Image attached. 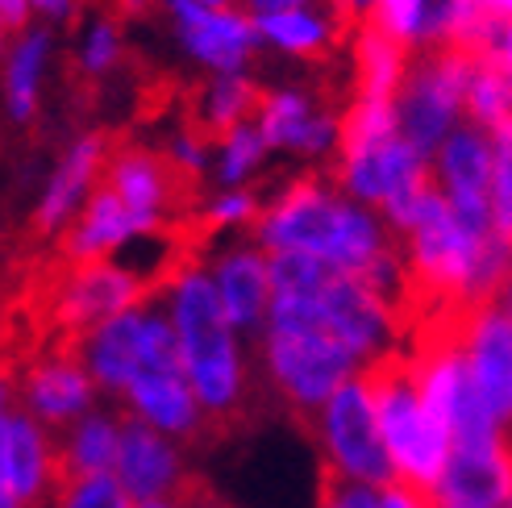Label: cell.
Masks as SVG:
<instances>
[{
  "label": "cell",
  "instance_id": "1",
  "mask_svg": "<svg viewBox=\"0 0 512 508\" xmlns=\"http://www.w3.org/2000/svg\"><path fill=\"white\" fill-rule=\"evenodd\" d=\"M250 242L263 254H309L338 275H363L396 238L375 209L354 205L329 175H292L263 200Z\"/></svg>",
  "mask_w": 512,
  "mask_h": 508
},
{
  "label": "cell",
  "instance_id": "2",
  "mask_svg": "<svg viewBox=\"0 0 512 508\" xmlns=\"http://www.w3.org/2000/svg\"><path fill=\"white\" fill-rule=\"evenodd\" d=\"M155 296L171 317L179 375L188 379L204 421H234L250 392V359L246 338H238L221 313L204 263L171 267Z\"/></svg>",
  "mask_w": 512,
  "mask_h": 508
},
{
  "label": "cell",
  "instance_id": "3",
  "mask_svg": "<svg viewBox=\"0 0 512 508\" xmlns=\"http://www.w3.org/2000/svg\"><path fill=\"white\" fill-rule=\"evenodd\" d=\"M396 246L404 254L408 292L425 300H442L450 309H471V304L504 296L512 238H479L463 230L446 209L442 192L433 188V180L417 200L413 217L396 234Z\"/></svg>",
  "mask_w": 512,
  "mask_h": 508
},
{
  "label": "cell",
  "instance_id": "4",
  "mask_svg": "<svg viewBox=\"0 0 512 508\" xmlns=\"http://www.w3.org/2000/svg\"><path fill=\"white\" fill-rule=\"evenodd\" d=\"M367 388H371V404H375L379 442L392 463V479L425 492L446 463L450 438L421 404L404 354H388L383 363L367 367Z\"/></svg>",
  "mask_w": 512,
  "mask_h": 508
},
{
  "label": "cell",
  "instance_id": "5",
  "mask_svg": "<svg viewBox=\"0 0 512 508\" xmlns=\"http://www.w3.org/2000/svg\"><path fill=\"white\" fill-rule=\"evenodd\" d=\"M254 342L271 388L304 417H313L350 375L363 371L354 354L321 325H263Z\"/></svg>",
  "mask_w": 512,
  "mask_h": 508
},
{
  "label": "cell",
  "instance_id": "6",
  "mask_svg": "<svg viewBox=\"0 0 512 508\" xmlns=\"http://www.w3.org/2000/svg\"><path fill=\"white\" fill-rule=\"evenodd\" d=\"M471 59L463 50H421L408 59V71L392 96L396 109V130L400 138L429 163L442 138L463 125V100H467V80H471Z\"/></svg>",
  "mask_w": 512,
  "mask_h": 508
},
{
  "label": "cell",
  "instance_id": "7",
  "mask_svg": "<svg viewBox=\"0 0 512 508\" xmlns=\"http://www.w3.org/2000/svg\"><path fill=\"white\" fill-rule=\"evenodd\" d=\"M408 371H413L417 396L429 409V417L446 429L450 446H500L504 425L483 409V400L467 375L463 346L454 334H433L421 342L417 354H408Z\"/></svg>",
  "mask_w": 512,
  "mask_h": 508
},
{
  "label": "cell",
  "instance_id": "8",
  "mask_svg": "<svg viewBox=\"0 0 512 508\" xmlns=\"http://www.w3.org/2000/svg\"><path fill=\"white\" fill-rule=\"evenodd\" d=\"M313 429H317V446H321L329 479H350V484H367V488L396 484L392 463L379 442L367 371L350 375L346 384L321 404L313 413Z\"/></svg>",
  "mask_w": 512,
  "mask_h": 508
},
{
  "label": "cell",
  "instance_id": "9",
  "mask_svg": "<svg viewBox=\"0 0 512 508\" xmlns=\"http://www.w3.org/2000/svg\"><path fill=\"white\" fill-rule=\"evenodd\" d=\"M317 321L329 338H338L358 367H375L388 354H400V304L371 292L358 275L329 271L317 296Z\"/></svg>",
  "mask_w": 512,
  "mask_h": 508
},
{
  "label": "cell",
  "instance_id": "10",
  "mask_svg": "<svg viewBox=\"0 0 512 508\" xmlns=\"http://www.w3.org/2000/svg\"><path fill=\"white\" fill-rule=\"evenodd\" d=\"M492 163H496V138L475 130L471 121L454 125L442 138V146L429 159V180L442 192L446 209L463 230L488 238L492 230ZM500 238V234H496Z\"/></svg>",
  "mask_w": 512,
  "mask_h": 508
},
{
  "label": "cell",
  "instance_id": "11",
  "mask_svg": "<svg viewBox=\"0 0 512 508\" xmlns=\"http://www.w3.org/2000/svg\"><path fill=\"white\" fill-rule=\"evenodd\" d=\"M250 121L259 125L271 155H292L304 163H325L338 155L342 113L304 84L259 88V105Z\"/></svg>",
  "mask_w": 512,
  "mask_h": 508
},
{
  "label": "cell",
  "instance_id": "12",
  "mask_svg": "<svg viewBox=\"0 0 512 508\" xmlns=\"http://www.w3.org/2000/svg\"><path fill=\"white\" fill-rule=\"evenodd\" d=\"M155 292V284L130 263V259H100V263H75L63 279L55 296H50V313L63 329L75 338L84 329L109 321L117 313H130Z\"/></svg>",
  "mask_w": 512,
  "mask_h": 508
},
{
  "label": "cell",
  "instance_id": "13",
  "mask_svg": "<svg viewBox=\"0 0 512 508\" xmlns=\"http://www.w3.org/2000/svg\"><path fill=\"white\" fill-rule=\"evenodd\" d=\"M167 25L179 42V50L209 75H250V63L259 55L254 21L238 9H204L192 0H163Z\"/></svg>",
  "mask_w": 512,
  "mask_h": 508
},
{
  "label": "cell",
  "instance_id": "14",
  "mask_svg": "<svg viewBox=\"0 0 512 508\" xmlns=\"http://www.w3.org/2000/svg\"><path fill=\"white\" fill-rule=\"evenodd\" d=\"M458 346H463L467 375L504 429L512 417V313L508 296H492L471 309H458Z\"/></svg>",
  "mask_w": 512,
  "mask_h": 508
},
{
  "label": "cell",
  "instance_id": "15",
  "mask_svg": "<svg viewBox=\"0 0 512 508\" xmlns=\"http://www.w3.org/2000/svg\"><path fill=\"white\" fill-rule=\"evenodd\" d=\"M109 475H113V484L125 492L130 504L184 496V488L192 484L184 446L155 434V429L134 421V417H121L117 454H113V471Z\"/></svg>",
  "mask_w": 512,
  "mask_h": 508
},
{
  "label": "cell",
  "instance_id": "16",
  "mask_svg": "<svg viewBox=\"0 0 512 508\" xmlns=\"http://www.w3.org/2000/svg\"><path fill=\"white\" fill-rule=\"evenodd\" d=\"M13 404L42 429H50V434H63L71 421H80L84 413L96 409L100 392L84 363L75 359V350H55L25 367V375L13 388Z\"/></svg>",
  "mask_w": 512,
  "mask_h": 508
},
{
  "label": "cell",
  "instance_id": "17",
  "mask_svg": "<svg viewBox=\"0 0 512 508\" xmlns=\"http://www.w3.org/2000/svg\"><path fill=\"white\" fill-rule=\"evenodd\" d=\"M334 159H338V171L329 175V180L338 184V192L375 213L388 205L396 192H404L408 184H417L429 175V163L400 134L367 142V146H342Z\"/></svg>",
  "mask_w": 512,
  "mask_h": 508
},
{
  "label": "cell",
  "instance_id": "18",
  "mask_svg": "<svg viewBox=\"0 0 512 508\" xmlns=\"http://www.w3.org/2000/svg\"><path fill=\"white\" fill-rule=\"evenodd\" d=\"M55 484H59L55 434L13 404L0 417V492L21 508H46Z\"/></svg>",
  "mask_w": 512,
  "mask_h": 508
},
{
  "label": "cell",
  "instance_id": "19",
  "mask_svg": "<svg viewBox=\"0 0 512 508\" xmlns=\"http://www.w3.org/2000/svg\"><path fill=\"white\" fill-rule=\"evenodd\" d=\"M213 296L221 304L225 321L234 325L238 338H259L267 321V300H271V275H267V254L250 238L221 242L204 259Z\"/></svg>",
  "mask_w": 512,
  "mask_h": 508
},
{
  "label": "cell",
  "instance_id": "20",
  "mask_svg": "<svg viewBox=\"0 0 512 508\" xmlns=\"http://www.w3.org/2000/svg\"><path fill=\"white\" fill-rule=\"evenodd\" d=\"M429 508H512L508 442L450 446L438 479L425 488Z\"/></svg>",
  "mask_w": 512,
  "mask_h": 508
},
{
  "label": "cell",
  "instance_id": "21",
  "mask_svg": "<svg viewBox=\"0 0 512 508\" xmlns=\"http://www.w3.org/2000/svg\"><path fill=\"white\" fill-rule=\"evenodd\" d=\"M109 138L105 134H80L75 138L55 171L46 175V188L38 196V209H34V225L38 234L46 238H59L67 225L75 221V213H80L88 205V196L100 188V175H105V159H109Z\"/></svg>",
  "mask_w": 512,
  "mask_h": 508
},
{
  "label": "cell",
  "instance_id": "22",
  "mask_svg": "<svg viewBox=\"0 0 512 508\" xmlns=\"http://www.w3.org/2000/svg\"><path fill=\"white\" fill-rule=\"evenodd\" d=\"M163 230H155L150 221H142L138 213H130L121 200L100 184L88 205L75 213V221L59 234V246H63V259L75 267V263H100V259H121L125 250L142 238H155Z\"/></svg>",
  "mask_w": 512,
  "mask_h": 508
},
{
  "label": "cell",
  "instance_id": "23",
  "mask_svg": "<svg viewBox=\"0 0 512 508\" xmlns=\"http://www.w3.org/2000/svg\"><path fill=\"white\" fill-rule=\"evenodd\" d=\"M117 400H121V417H134L179 446L200 438V429L209 425L188 379L179 371H138Z\"/></svg>",
  "mask_w": 512,
  "mask_h": 508
},
{
  "label": "cell",
  "instance_id": "24",
  "mask_svg": "<svg viewBox=\"0 0 512 508\" xmlns=\"http://www.w3.org/2000/svg\"><path fill=\"white\" fill-rule=\"evenodd\" d=\"M250 21H254L259 46L275 50V55H284V59H300V63L329 59L342 46V38L350 34V25L334 13L329 0H304V5L263 13Z\"/></svg>",
  "mask_w": 512,
  "mask_h": 508
},
{
  "label": "cell",
  "instance_id": "25",
  "mask_svg": "<svg viewBox=\"0 0 512 508\" xmlns=\"http://www.w3.org/2000/svg\"><path fill=\"white\" fill-rule=\"evenodd\" d=\"M100 184H105L130 213L150 221L155 230H167V217L175 209L179 188L171 180L167 163L159 159V150H146V146H117V150H109Z\"/></svg>",
  "mask_w": 512,
  "mask_h": 508
},
{
  "label": "cell",
  "instance_id": "26",
  "mask_svg": "<svg viewBox=\"0 0 512 508\" xmlns=\"http://www.w3.org/2000/svg\"><path fill=\"white\" fill-rule=\"evenodd\" d=\"M138 309L117 313V317L100 321V325L84 329V334L75 338V359H80L84 371L92 375L96 392L121 396L125 388H130V379L142 371V342H138L142 317H138Z\"/></svg>",
  "mask_w": 512,
  "mask_h": 508
},
{
  "label": "cell",
  "instance_id": "27",
  "mask_svg": "<svg viewBox=\"0 0 512 508\" xmlns=\"http://www.w3.org/2000/svg\"><path fill=\"white\" fill-rule=\"evenodd\" d=\"M50 59H55V34L46 25H25L9 38L5 71H0V96H5V117L13 125H30L42 109V84Z\"/></svg>",
  "mask_w": 512,
  "mask_h": 508
},
{
  "label": "cell",
  "instance_id": "28",
  "mask_svg": "<svg viewBox=\"0 0 512 508\" xmlns=\"http://www.w3.org/2000/svg\"><path fill=\"white\" fill-rule=\"evenodd\" d=\"M117 429H121V413L105 409V404H96L92 413H84L80 421H71L55 438L59 479L109 475L113 471V454H117Z\"/></svg>",
  "mask_w": 512,
  "mask_h": 508
},
{
  "label": "cell",
  "instance_id": "29",
  "mask_svg": "<svg viewBox=\"0 0 512 508\" xmlns=\"http://www.w3.org/2000/svg\"><path fill=\"white\" fill-rule=\"evenodd\" d=\"M408 50L379 34L375 25H354V96H379L392 100L404 71H408Z\"/></svg>",
  "mask_w": 512,
  "mask_h": 508
},
{
  "label": "cell",
  "instance_id": "30",
  "mask_svg": "<svg viewBox=\"0 0 512 508\" xmlns=\"http://www.w3.org/2000/svg\"><path fill=\"white\" fill-rule=\"evenodd\" d=\"M367 25L400 42L408 55L442 46V0H371Z\"/></svg>",
  "mask_w": 512,
  "mask_h": 508
},
{
  "label": "cell",
  "instance_id": "31",
  "mask_svg": "<svg viewBox=\"0 0 512 508\" xmlns=\"http://www.w3.org/2000/svg\"><path fill=\"white\" fill-rule=\"evenodd\" d=\"M254 105H259V84L254 75H209V84L196 96V130L204 138H221L225 130L250 121Z\"/></svg>",
  "mask_w": 512,
  "mask_h": 508
},
{
  "label": "cell",
  "instance_id": "32",
  "mask_svg": "<svg viewBox=\"0 0 512 508\" xmlns=\"http://www.w3.org/2000/svg\"><path fill=\"white\" fill-rule=\"evenodd\" d=\"M271 150L259 134L254 121H242L234 130H225L213 138V163H209V180L217 188H250L259 175L267 171Z\"/></svg>",
  "mask_w": 512,
  "mask_h": 508
},
{
  "label": "cell",
  "instance_id": "33",
  "mask_svg": "<svg viewBox=\"0 0 512 508\" xmlns=\"http://www.w3.org/2000/svg\"><path fill=\"white\" fill-rule=\"evenodd\" d=\"M463 121H471L475 130H483V134L508 130V125H512V71L488 67V63L471 67L467 100H463Z\"/></svg>",
  "mask_w": 512,
  "mask_h": 508
},
{
  "label": "cell",
  "instance_id": "34",
  "mask_svg": "<svg viewBox=\"0 0 512 508\" xmlns=\"http://www.w3.org/2000/svg\"><path fill=\"white\" fill-rule=\"evenodd\" d=\"M125 59V30L117 13H92L75 38V67L88 80H105Z\"/></svg>",
  "mask_w": 512,
  "mask_h": 508
},
{
  "label": "cell",
  "instance_id": "35",
  "mask_svg": "<svg viewBox=\"0 0 512 508\" xmlns=\"http://www.w3.org/2000/svg\"><path fill=\"white\" fill-rule=\"evenodd\" d=\"M263 209V196L254 188H217L209 200H204V234H238L250 230L254 217Z\"/></svg>",
  "mask_w": 512,
  "mask_h": 508
},
{
  "label": "cell",
  "instance_id": "36",
  "mask_svg": "<svg viewBox=\"0 0 512 508\" xmlns=\"http://www.w3.org/2000/svg\"><path fill=\"white\" fill-rule=\"evenodd\" d=\"M171 171V180H209V163H213V138H204L196 125H184V130H175L163 146L159 155Z\"/></svg>",
  "mask_w": 512,
  "mask_h": 508
},
{
  "label": "cell",
  "instance_id": "37",
  "mask_svg": "<svg viewBox=\"0 0 512 508\" xmlns=\"http://www.w3.org/2000/svg\"><path fill=\"white\" fill-rule=\"evenodd\" d=\"M46 508H130V500L113 484V475H84V479H59Z\"/></svg>",
  "mask_w": 512,
  "mask_h": 508
},
{
  "label": "cell",
  "instance_id": "38",
  "mask_svg": "<svg viewBox=\"0 0 512 508\" xmlns=\"http://www.w3.org/2000/svg\"><path fill=\"white\" fill-rule=\"evenodd\" d=\"M317 508H379V488L350 484V479H329L325 475Z\"/></svg>",
  "mask_w": 512,
  "mask_h": 508
},
{
  "label": "cell",
  "instance_id": "39",
  "mask_svg": "<svg viewBox=\"0 0 512 508\" xmlns=\"http://www.w3.org/2000/svg\"><path fill=\"white\" fill-rule=\"evenodd\" d=\"M84 0H30V17H38V25H71L80 17Z\"/></svg>",
  "mask_w": 512,
  "mask_h": 508
},
{
  "label": "cell",
  "instance_id": "40",
  "mask_svg": "<svg viewBox=\"0 0 512 508\" xmlns=\"http://www.w3.org/2000/svg\"><path fill=\"white\" fill-rule=\"evenodd\" d=\"M379 508H429V500L425 492L408 484H388V488H379Z\"/></svg>",
  "mask_w": 512,
  "mask_h": 508
},
{
  "label": "cell",
  "instance_id": "41",
  "mask_svg": "<svg viewBox=\"0 0 512 508\" xmlns=\"http://www.w3.org/2000/svg\"><path fill=\"white\" fill-rule=\"evenodd\" d=\"M0 21L9 25V34L25 30L34 17H30V0H0Z\"/></svg>",
  "mask_w": 512,
  "mask_h": 508
},
{
  "label": "cell",
  "instance_id": "42",
  "mask_svg": "<svg viewBox=\"0 0 512 508\" xmlns=\"http://www.w3.org/2000/svg\"><path fill=\"white\" fill-rule=\"evenodd\" d=\"M179 504H184V508H229L221 496L204 492L200 484H188V488H184V496H179Z\"/></svg>",
  "mask_w": 512,
  "mask_h": 508
},
{
  "label": "cell",
  "instance_id": "43",
  "mask_svg": "<svg viewBox=\"0 0 512 508\" xmlns=\"http://www.w3.org/2000/svg\"><path fill=\"white\" fill-rule=\"evenodd\" d=\"M292 5H304V0H238V9L246 17H263V13H279V9H292Z\"/></svg>",
  "mask_w": 512,
  "mask_h": 508
},
{
  "label": "cell",
  "instance_id": "44",
  "mask_svg": "<svg viewBox=\"0 0 512 508\" xmlns=\"http://www.w3.org/2000/svg\"><path fill=\"white\" fill-rule=\"evenodd\" d=\"M475 5L488 13V17H500V21H512V0H475Z\"/></svg>",
  "mask_w": 512,
  "mask_h": 508
},
{
  "label": "cell",
  "instance_id": "45",
  "mask_svg": "<svg viewBox=\"0 0 512 508\" xmlns=\"http://www.w3.org/2000/svg\"><path fill=\"white\" fill-rule=\"evenodd\" d=\"M113 9H117V17H138L150 9V0H113Z\"/></svg>",
  "mask_w": 512,
  "mask_h": 508
},
{
  "label": "cell",
  "instance_id": "46",
  "mask_svg": "<svg viewBox=\"0 0 512 508\" xmlns=\"http://www.w3.org/2000/svg\"><path fill=\"white\" fill-rule=\"evenodd\" d=\"M9 409H13V379L0 375V417H5Z\"/></svg>",
  "mask_w": 512,
  "mask_h": 508
},
{
  "label": "cell",
  "instance_id": "47",
  "mask_svg": "<svg viewBox=\"0 0 512 508\" xmlns=\"http://www.w3.org/2000/svg\"><path fill=\"white\" fill-rule=\"evenodd\" d=\"M130 508H184V504H179V496H171V500H142V504H130Z\"/></svg>",
  "mask_w": 512,
  "mask_h": 508
},
{
  "label": "cell",
  "instance_id": "48",
  "mask_svg": "<svg viewBox=\"0 0 512 508\" xmlns=\"http://www.w3.org/2000/svg\"><path fill=\"white\" fill-rule=\"evenodd\" d=\"M192 5H204V9H229V5H238V0H192Z\"/></svg>",
  "mask_w": 512,
  "mask_h": 508
},
{
  "label": "cell",
  "instance_id": "49",
  "mask_svg": "<svg viewBox=\"0 0 512 508\" xmlns=\"http://www.w3.org/2000/svg\"><path fill=\"white\" fill-rule=\"evenodd\" d=\"M9 38H13V34H9V25L0 21V59H5V50H9Z\"/></svg>",
  "mask_w": 512,
  "mask_h": 508
},
{
  "label": "cell",
  "instance_id": "50",
  "mask_svg": "<svg viewBox=\"0 0 512 508\" xmlns=\"http://www.w3.org/2000/svg\"><path fill=\"white\" fill-rule=\"evenodd\" d=\"M0 508H21V504H13V500H9L5 492H0Z\"/></svg>",
  "mask_w": 512,
  "mask_h": 508
}]
</instances>
